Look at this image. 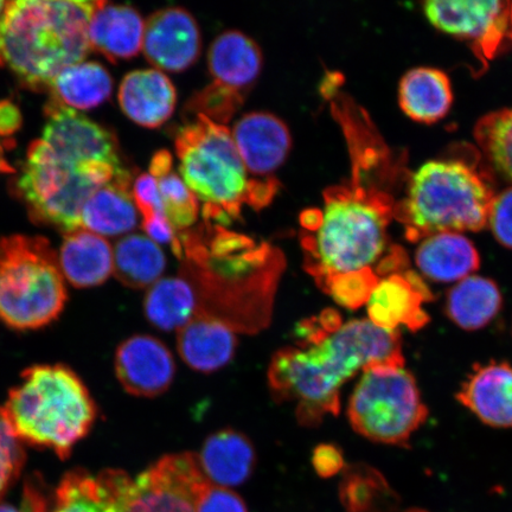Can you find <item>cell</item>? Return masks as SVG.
I'll use <instances>...</instances> for the list:
<instances>
[{
	"instance_id": "60d3db41",
	"label": "cell",
	"mask_w": 512,
	"mask_h": 512,
	"mask_svg": "<svg viewBox=\"0 0 512 512\" xmlns=\"http://www.w3.org/2000/svg\"><path fill=\"white\" fill-rule=\"evenodd\" d=\"M132 196L144 220H150L153 219V217L165 215L157 179L151 174L140 175L136 181H134Z\"/></svg>"
},
{
	"instance_id": "cb8c5ba5",
	"label": "cell",
	"mask_w": 512,
	"mask_h": 512,
	"mask_svg": "<svg viewBox=\"0 0 512 512\" xmlns=\"http://www.w3.org/2000/svg\"><path fill=\"white\" fill-rule=\"evenodd\" d=\"M415 264L434 283H459L480 266V256L472 241L460 233H440L422 240Z\"/></svg>"
},
{
	"instance_id": "ffe728a7",
	"label": "cell",
	"mask_w": 512,
	"mask_h": 512,
	"mask_svg": "<svg viewBox=\"0 0 512 512\" xmlns=\"http://www.w3.org/2000/svg\"><path fill=\"white\" fill-rule=\"evenodd\" d=\"M264 56L251 37L238 30L222 32L211 43L208 67L213 83L245 98L259 79Z\"/></svg>"
},
{
	"instance_id": "d590c367",
	"label": "cell",
	"mask_w": 512,
	"mask_h": 512,
	"mask_svg": "<svg viewBox=\"0 0 512 512\" xmlns=\"http://www.w3.org/2000/svg\"><path fill=\"white\" fill-rule=\"evenodd\" d=\"M380 279L373 268L367 267L334 275L325 281L322 290L345 309L357 310L368 304Z\"/></svg>"
},
{
	"instance_id": "74e56055",
	"label": "cell",
	"mask_w": 512,
	"mask_h": 512,
	"mask_svg": "<svg viewBox=\"0 0 512 512\" xmlns=\"http://www.w3.org/2000/svg\"><path fill=\"white\" fill-rule=\"evenodd\" d=\"M342 326L343 318L339 315V312L326 309L320 315L300 322L296 328V335L299 338V344L303 348L309 349L325 341Z\"/></svg>"
},
{
	"instance_id": "9a60e30c",
	"label": "cell",
	"mask_w": 512,
	"mask_h": 512,
	"mask_svg": "<svg viewBox=\"0 0 512 512\" xmlns=\"http://www.w3.org/2000/svg\"><path fill=\"white\" fill-rule=\"evenodd\" d=\"M201 49L200 27L185 9L159 10L145 22L144 54L160 72L179 73L194 66Z\"/></svg>"
},
{
	"instance_id": "1f68e13d",
	"label": "cell",
	"mask_w": 512,
	"mask_h": 512,
	"mask_svg": "<svg viewBox=\"0 0 512 512\" xmlns=\"http://www.w3.org/2000/svg\"><path fill=\"white\" fill-rule=\"evenodd\" d=\"M114 274L132 288L152 286L165 271L166 259L158 243L144 235H128L115 245Z\"/></svg>"
},
{
	"instance_id": "e0dca14e",
	"label": "cell",
	"mask_w": 512,
	"mask_h": 512,
	"mask_svg": "<svg viewBox=\"0 0 512 512\" xmlns=\"http://www.w3.org/2000/svg\"><path fill=\"white\" fill-rule=\"evenodd\" d=\"M434 294L424 279L413 271L381 278L367 304L371 323L387 331L400 326L412 332L424 329L430 316L422 309Z\"/></svg>"
},
{
	"instance_id": "e575fe53",
	"label": "cell",
	"mask_w": 512,
	"mask_h": 512,
	"mask_svg": "<svg viewBox=\"0 0 512 512\" xmlns=\"http://www.w3.org/2000/svg\"><path fill=\"white\" fill-rule=\"evenodd\" d=\"M475 137L495 170L512 182V107L480 119Z\"/></svg>"
},
{
	"instance_id": "c3c4849f",
	"label": "cell",
	"mask_w": 512,
	"mask_h": 512,
	"mask_svg": "<svg viewBox=\"0 0 512 512\" xmlns=\"http://www.w3.org/2000/svg\"><path fill=\"white\" fill-rule=\"evenodd\" d=\"M2 61H3L2 56H0V64H2Z\"/></svg>"
},
{
	"instance_id": "3957f363",
	"label": "cell",
	"mask_w": 512,
	"mask_h": 512,
	"mask_svg": "<svg viewBox=\"0 0 512 512\" xmlns=\"http://www.w3.org/2000/svg\"><path fill=\"white\" fill-rule=\"evenodd\" d=\"M403 367L399 331L356 319L316 347L278 351L268 369V383L275 399L297 400L300 424L313 426L325 414H338L339 390L358 371Z\"/></svg>"
},
{
	"instance_id": "f546056e",
	"label": "cell",
	"mask_w": 512,
	"mask_h": 512,
	"mask_svg": "<svg viewBox=\"0 0 512 512\" xmlns=\"http://www.w3.org/2000/svg\"><path fill=\"white\" fill-rule=\"evenodd\" d=\"M339 499L345 512H395L401 504L386 477L366 464L345 466Z\"/></svg>"
},
{
	"instance_id": "7dc6e473",
	"label": "cell",
	"mask_w": 512,
	"mask_h": 512,
	"mask_svg": "<svg viewBox=\"0 0 512 512\" xmlns=\"http://www.w3.org/2000/svg\"><path fill=\"white\" fill-rule=\"evenodd\" d=\"M406 512H428V511L422 510V509H411V510H408Z\"/></svg>"
},
{
	"instance_id": "7a4b0ae2",
	"label": "cell",
	"mask_w": 512,
	"mask_h": 512,
	"mask_svg": "<svg viewBox=\"0 0 512 512\" xmlns=\"http://www.w3.org/2000/svg\"><path fill=\"white\" fill-rule=\"evenodd\" d=\"M182 275L194 287L196 313L220 320L234 332L255 334L271 322L284 256L267 243L215 229L184 234Z\"/></svg>"
},
{
	"instance_id": "30bf717a",
	"label": "cell",
	"mask_w": 512,
	"mask_h": 512,
	"mask_svg": "<svg viewBox=\"0 0 512 512\" xmlns=\"http://www.w3.org/2000/svg\"><path fill=\"white\" fill-rule=\"evenodd\" d=\"M351 427L374 443L407 447L428 419L415 377L405 368L363 371L352 393Z\"/></svg>"
},
{
	"instance_id": "484cf974",
	"label": "cell",
	"mask_w": 512,
	"mask_h": 512,
	"mask_svg": "<svg viewBox=\"0 0 512 512\" xmlns=\"http://www.w3.org/2000/svg\"><path fill=\"white\" fill-rule=\"evenodd\" d=\"M60 270L70 284L79 288L104 284L114 268L110 243L87 229L66 234L59 256Z\"/></svg>"
},
{
	"instance_id": "5b68a950",
	"label": "cell",
	"mask_w": 512,
	"mask_h": 512,
	"mask_svg": "<svg viewBox=\"0 0 512 512\" xmlns=\"http://www.w3.org/2000/svg\"><path fill=\"white\" fill-rule=\"evenodd\" d=\"M179 172L202 203L204 220L228 224L239 219L242 206L265 207L277 182L249 181L248 171L226 125L197 114L176 138Z\"/></svg>"
},
{
	"instance_id": "d4e9b609",
	"label": "cell",
	"mask_w": 512,
	"mask_h": 512,
	"mask_svg": "<svg viewBox=\"0 0 512 512\" xmlns=\"http://www.w3.org/2000/svg\"><path fill=\"white\" fill-rule=\"evenodd\" d=\"M198 460L211 483L228 489L242 485L252 476L256 454L245 434L228 428L204 441Z\"/></svg>"
},
{
	"instance_id": "836d02e7",
	"label": "cell",
	"mask_w": 512,
	"mask_h": 512,
	"mask_svg": "<svg viewBox=\"0 0 512 512\" xmlns=\"http://www.w3.org/2000/svg\"><path fill=\"white\" fill-rule=\"evenodd\" d=\"M150 174L157 179L165 215L176 233L190 228L200 214V202L182 177L172 170V156L169 151H159L153 156Z\"/></svg>"
},
{
	"instance_id": "f35d334b",
	"label": "cell",
	"mask_w": 512,
	"mask_h": 512,
	"mask_svg": "<svg viewBox=\"0 0 512 512\" xmlns=\"http://www.w3.org/2000/svg\"><path fill=\"white\" fill-rule=\"evenodd\" d=\"M195 512H248V509L234 491L208 482L196 496Z\"/></svg>"
},
{
	"instance_id": "603a6c76",
	"label": "cell",
	"mask_w": 512,
	"mask_h": 512,
	"mask_svg": "<svg viewBox=\"0 0 512 512\" xmlns=\"http://www.w3.org/2000/svg\"><path fill=\"white\" fill-rule=\"evenodd\" d=\"M145 22L137 10L126 5L95 2L89 43L112 62L128 60L143 49Z\"/></svg>"
},
{
	"instance_id": "2e32d148",
	"label": "cell",
	"mask_w": 512,
	"mask_h": 512,
	"mask_svg": "<svg viewBox=\"0 0 512 512\" xmlns=\"http://www.w3.org/2000/svg\"><path fill=\"white\" fill-rule=\"evenodd\" d=\"M174 356L163 342L149 335H136L120 344L115 354V374L127 393L155 398L174 382Z\"/></svg>"
},
{
	"instance_id": "52a82bcc",
	"label": "cell",
	"mask_w": 512,
	"mask_h": 512,
	"mask_svg": "<svg viewBox=\"0 0 512 512\" xmlns=\"http://www.w3.org/2000/svg\"><path fill=\"white\" fill-rule=\"evenodd\" d=\"M19 440L48 447L66 459L86 437L96 407L80 377L67 367L36 366L24 371L3 408Z\"/></svg>"
},
{
	"instance_id": "bcb514c9",
	"label": "cell",
	"mask_w": 512,
	"mask_h": 512,
	"mask_svg": "<svg viewBox=\"0 0 512 512\" xmlns=\"http://www.w3.org/2000/svg\"><path fill=\"white\" fill-rule=\"evenodd\" d=\"M5 5H6V3L0 2V16H2V14H3V11H4L3 8Z\"/></svg>"
},
{
	"instance_id": "6da1fadb",
	"label": "cell",
	"mask_w": 512,
	"mask_h": 512,
	"mask_svg": "<svg viewBox=\"0 0 512 512\" xmlns=\"http://www.w3.org/2000/svg\"><path fill=\"white\" fill-rule=\"evenodd\" d=\"M351 158L350 177L324 191L323 211H306L302 224L305 270L322 288L334 275L362 270L389 251L395 219L394 184L402 174L362 108L336 115Z\"/></svg>"
},
{
	"instance_id": "7402d4cb",
	"label": "cell",
	"mask_w": 512,
	"mask_h": 512,
	"mask_svg": "<svg viewBox=\"0 0 512 512\" xmlns=\"http://www.w3.org/2000/svg\"><path fill=\"white\" fill-rule=\"evenodd\" d=\"M238 345L235 332L215 318L195 313L178 330L177 348L192 370L213 373L233 360Z\"/></svg>"
},
{
	"instance_id": "d6986e66",
	"label": "cell",
	"mask_w": 512,
	"mask_h": 512,
	"mask_svg": "<svg viewBox=\"0 0 512 512\" xmlns=\"http://www.w3.org/2000/svg\"><path fill=\"white\" fill-rule=\"evenodd\" d=\"M457 400L483 424L512 428V366L491 361L476 364L460 386Z\"/></svg>"
},
{
	"instance_id": "8fae6325",
	"label": "cell",
	"mask_w": 512,
	"mask_h": 512,
	"mask_svg": "<svg viewBox=\"0 0 512 512\" xmlns=\"http://www.w3.org/2000/svg\"><path fill=\"white\" fill-rule=\"evenodd\" d=\"M210 480L194 453L171 454L132 479L126 476L121 512H195V499Z\"/></svg>"
},
{
	"instance_id": "4fadbf2b",
	"label": "cell",
	"mask_w": 512,
	"mask_h": 512,
	"mask_svg": "<svg viewBox=\"0 0 512 512\" xmlns=\"http://www.w3.org/2000/svg\"><path fill=\"white\" fill-rule=\"evenodd\" d=\"M46 118L42 139L57 157L75 165L105 162L121 166L117 140L106 128L55 98L48 102Z\"/></svg>"
},
{
	"instance_id": "8992f818",
	"label": "cell",
	"mask_w": 512,
	"mask_h": 512,
	"mask_svg": "<svg viewBox=\"0 0 512 512\" xmlns=\"http://www.w3.org/2000/svg\"><path fill=\"white\" fill-rule=\"evenodd\" d=\"M495 189L488 172L462 159L431 160L408 179L395 219L407 240L440 233L479 232L488 226Z\"/></svg>"
},
{
	"instance_id": "ba28073f",
	"label": "cell",
	"mask_w": 512,
	"mask_h": 512,
	"mask_svg": "<svg viewBox=\"0 0 512 512\" xmlns=\"http://www.w3.org/2000/svg\"><path fill=\"white\" fill-rule=\"evenodd\" d=\"M67 302L59 260L41 236L0 239V320L16 330L53 322Z\"/></svg>"
},
{
	"instance_id": "b9f144b4",
	"label": "cell",
	"mask_w": 512,
	"mask_h": 512,
	"mask_svg": "<svg viewBox=\"0 0 512 512\" xmlns=\"http://www.w3.org/2000/svg\"><path fill=\"white\" fill-rule=\"evenodd\" d=\"M313 469L322 478L338 475L345 469L341 448L331 444H322L315 448L312 456Z\"/></svg>"
},
{
	"instance_id": "f1b7e54d",
	"label": "cell",
	"mask_w": 512,
	"mask_h": 512,
	"mask_svg": "<svg viewBox=\"0 0 512 512\" xmlns=\"http://www.w3.org/2000/svg\"><path fill=\"white\" fill-rule=\"evenodd\" d=\"M399 102L409 118L422 124L437 123L450 111L453 93L448 76L435 68H415L403 76Z\"/></svg>"
},
{
	"instance_id": "ee69618b",
	"label": "cell",
	"mask_w": 512,
	"mask_h": 512,
	"mask_svg": "<svg viewBox=\"0 0 512 512\" xmlns=\"http://www.w3.org/2000/svg\"><path fill=\"white\" fill-rule=\"evenodd\" d=\"M10 140L0 139V172H14V169L8 163V160L4 157L5 147H10Z\"/></svg>"
},
{
	"instance_id": "44dd1931",
	"label": "cell",
	"mask_w": 512,
	"mask_h": 512,
	"mask_svg": "<svg viewBox=\"0 0 512 512\" xmlns=\"http://www.w3.org/2000/svg\"><path fill=\"white\" fill-rule=\"evenodd\" d=\"M176 102L174 83L158 69L134 70L119 88L121 110L144 127L162 126L174 114Z\"/></svg>"
},
{
	"instance_id": "ac0fdd59",
	"label": "cell",
	"mask_w": 512,
	"mask_h": 512,
	"mask_svg": "<svg viewBox=\"0 0 512 512\" xmlns=\"http://www.w3.org/2000/svg\"><path fill=\"white\" fill-rule=\"evenodd\" d=\"M232 136L248 174L270 176L285 163L292 149L291 132L272 113L252 112L235 124Z\"/></svg>"
},
{
	"instance_id": "7c38bea8",
	"label": "cell",
	"mask_w": 512,
	"mask_h": 512,
	"mask_svg": "<svg viewBox=\"0 0 512 512\" xmlns=\"http://www.w3.org/2000/svg\"><path fill=\"white\" fill-rule=\"evenodd\" d=\"M424 12L438 30L469 41L483 66L512 44V2L435 0Z\"/></svg>"
},
{
	"instance_id": "5bb4252c",
	"label": "cell",
	"mask_w": 512,
	"mask_h": 512,
	"mask_svg": "<svg viewBox=\"0 0 512 512\" xmlns=\"http://www.w3.org/2000/svg\"><path fill=\"white\" fill-rule=\"evenodd\" d=\"M126 475L119 470H106L96 477L82 470L69 472L56 490L50 511L41 491L27 484L23 507L28 512H121Z\"/></svg>"
},
{
	"instance_id": "9c48e42d",
	"label": "cell",
	"mask_w": 512,
	"mask_h": 512,
	"mask_svg": "<svg viewBox=\"0 0 512 512\" xmlns=\"http://www.w3.org/2000/svg\"><path fill=\"white\" fill-rule=\"evenodd\" d=\"M126 174L123 166L110 163L66 162L38 139L29 147L17 192L32 219L69 234L81 229L82 208L94 192Z\"/></svg>"
},
{
	"instance_id": "4dcf8cb0",
	"label": "cell",
	"mask_w": 512,
	"mask_h": 512,
	"mask_svg": "<svg viewBox=\"0 0 512 512\" xmlns=\"http://www.w3.org/2000/svg\"><path fill=\"white\" fill-rule=\"evenodd\" d=\"M111 75L99 63L81 62L62 70L51 82L54 98L76 110H92L112 93Z\"/></svg>"
},
{
	"instance_id": "83f0119b",
	"label": "cell",
	"mask_w": 512,
	"mask_h": 512,
	"mask_svg": "<svg viewBox=\"0 0 512 512\" xmlns=\"http://www.w3.org/2000/svg\"><path fill=\"white\" fill-rule=\"evenodd\" d=\"M503 296L494 280L471 275L446 293L445 313L465 331H478L494 322L502 311Z\"/></svg>"
},
{
	"instance_id": "d6a6232c",
	"label": "cell",
	"mask_w": 512,
	"mask_h": 512,
	"mask_svg": "<svg viewBox=\"0 0 512 512\" xmlns=\"http://www.w3.org/2000/svg\"><path fill=\"white\" fill-rule=\"evenodd\" d=\"M196 310L194 287L183 277L160 279L150 287L144 300L146 318L163 331L183 328Z\"/></svg>"
},
{
	"instance_id": "7bdbcfd3",
	"label": "cell",
	"mask_w": 512,
	"mask_h": 512,
	"mask_svg": "<svg viewBox=\"0 0 512 512\" xmlns=\"http://www.w3.org/2000/svg\"><path fill=\"white\" fill-rule=\"evenodd\" d=\"M21 126L22 114L19 108L11 101H0V139L9 140Z\"/></svg>"
},
{
	"instance_id": "f6af8a7d",
	"label": "cell",
	"mask_w": 512,
	"mask_h": 512,
	"mask_svg": "<svg viewBox=\"0 0 512 512\" xmlns=\"http://www.w3.org/2000/svg\"><path fill=\"white\" fill-rule=\"evenodd\" d=\"M0 512H28V510L24 507L22 510H19L15 508L14 505L0 504Z\"/></svg>"
},
{
	"instance_id": "277c9868",
	"label": "cell",
	"mask_w": 512,
	"mask_h": 512,
	"mask_svg": "<svg viewBox=\"0 0 512 512\" xmlns=\"http://www.w3.org/2000/svg\"><path fill=\"white\" fill-rule=\"evenodd\" d=\"M95 2L18 0L0 16V56L25 85L41 89L91 50Z\"/></svg>"
},
{
	"instance_id": "4316f807",
	"label": "cell",
	"mask_w": 512,
	"mask_h": 512,
	"mask_svg": "<svg viewBox=\"0 0 512 512\" xmlns=\"http://www.w3.org/2000/svg\"><path fill=\"white\" fill-rule=\"evenodd\" d=\"M130 184L127 174L95 191L82 208L81 227L100 236L123 235L136 228L138 211Z\"/></svg>"
},
{
	"instance_id": "8d00e7d4",
	"label": "cell",
	"mask_w": 512,
	"mask_h": 512,
	"mask_svg": "<svg viewBox=\"0 0 512 512\" xmlns=\"http://www.w3.org/2000/svg\"><path fill=\"white\" fill-rule=\"evenodd\" d=\"M25 453L0 408V501L21 475Z\"/></svg>"
},
{
	"instance_id": "ab89813d",
	"label": "cell",
	"mask_w": 512,
	"mask_h": 512,
	"mask_svg": "<svg viewBox=\"0 0 512 512\" xmlns=\"http://www.w3.org/2000/svg\"><path fill=\"white\" fill-rule=\"evenodd\" d=\"M488 226L502 246L512 249V187L495 196L489 211Z\"/></svg>"
}]
</instances>
